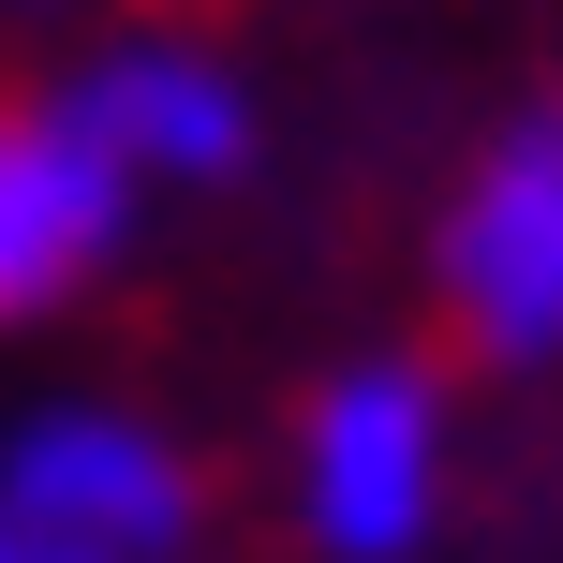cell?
<instances>
[{"instance_id":"1","label":"cell","mask_w":563,"mask_h":563,"mask_svg":"<svg viewBox=\"0 0 563 563\" xmlns=\"http://www.w3.org/2000/svg\"><path fill=\"white\" fill-rule=\"evenodd\" d=\"M430 356L445 371H534L563 356V104L505 119L475 178L430 223Z\"/></svg>"},{"instance_id":"2","label":"cell","mask_w":563,"mask_h":563,"mask_svg":"<svg viewBox=\"0 0 563 563\" xmlns=\"http://www.w3.org/2000/svg\"><path fill=\"white\" fill-rule=\"evenodd\" d=\"M119 253V148L59 89H0V327H45Z\"/></svg>"}]
</instances>
